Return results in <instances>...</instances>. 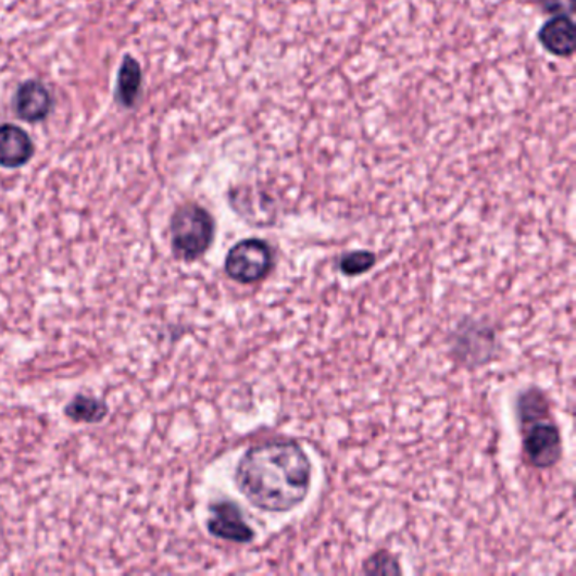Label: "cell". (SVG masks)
Wrapping results in <instances>:
<instances>
[{
    "instance_id": "ba28073f",
    "label": "cell",
    "mask_w": 576,
    "mask_h": 576,
    "mask_svg": "<svg viewBox=\"0 0 576 576\" xmlns=\"http://www.w3.org/2000/svg\"><path fill=\"white\" fill-rule=\"evenodd\" d=\"M35 155V145L29 134L21 127L4 124L0 126V166L14 170L29 163Z\"/></svg>"
},
{
    "instance_id": "8992f818",
    "label": "cell",
    "mask_w": 576,
    "mask_h": 576,
    "mask_svg": "<svg viewBox=\"0 0 576 576\" xmlns=\"http://www.w3.org/2000/svg\"><path fill=\"white\" fill-rule=\"evenodd\" d=\"M14 109L20 118L36 124L45 121L53 111V97L39 82H26L15 91Z\"/></svg>"
},
{
    "instance_id": "7c38bea8",
    "label": "cell",
    "mask_w": 576,
    "mask_h": 576,
    "mask_svg": "<svg viewBox=\"0 0 576 576\" xmlns=\"http://www.w3.org/2000/svg\"><path fill=\"white\" fill-rule=\"evenodd\" d=\"M542 8L550 14L572 15L573 0H541Z\"/></svg>"
},
{
    "instance_id": "7a4b0ae2",
    "label": "cell",
    "mask_w": 576,
    "mask_h": 576,
    "mask_svg": "<svg viewBox=\"0 0 576 576\" xmlns=\"http://www.w3.org/2000/svg\"><path fill=\"white\" fill-rule=\"evenodd\" d=\"M524 453L536 468H551L562 459V433L550 420V406L539 391L524 392L517 402Z\"/></svg>"
},
{
    "instance_id": "277c9868",
    "label": "cell",
    "mask_w": 576,
    "mask_h": 576,
    "mask_svg": "<svg viewBox=\"0 0 576 576\" xmlns=\"http://www.w3.org/2000/svg\"><path fill=\"white\" fill-rule=\"evenodd\" d=\"M273 266V249L261 239H247L236 243L225 259V273L242 285L261 281Z\"/></svg>"
},
{
    "instance_id": "6da1fadb",
    "label": "cell",
    "mask_w": 576,
    "mask_h": 576,
    "mask_svg": "<svg viewBox=\"0 0 576 576\" xmlns=\"http://www.w3.org/2000/svg\"><path fill=\"white\" fill-rule=\"evenodd\" d=\"M236 484L247 501L261 511L288 512L310 492L311 462L295 441H266L243 453Z\"/></svg>"
},
{
    "instance_id": "9c48e42d",
    "label": "cell",
    "mask_w": 576,
    "mask_h": 576,
    "mask_svg": "<svg viewBox=\"0 0 576 576\" xmlns=\"http://www.w3.org/2000/svg\"><path fill=\"white\" fill-rule=\"evenodd\" d=\"M142 72L141 66L127 54L122 61L121 70H118L117 87H115V99L122 107L133 109L136 105L137 97L141 91Z\"/></svg>"
},
{
    "instance_id": "30bf717a",
    "label": "cell",
    "mask_w": 576,
    "mask_h": 576,
    "mask_svg": "<svg viewBox=\"0 0 576 576\" xmlns=\"http://www.w3.org/2000/svg\"><path fill=\"white\" fill-rule=\"evenodd\" d=\"M66 416L76 423H100L109 414V406L102 399L90 398V396H76L65 408Z\"/></svg>"
},
{
    "instance_id": "8fae6325",
    "label": "cell",
    "mask_w": 576,
    "mask_h": 576,
    "mask_svg": "<svg viewBox=\"0 0 576 576\" xmlns=\"http://www.w3.org/2000/svg\"><path fill=\"white\" fill-rule=\"evenodd\" d=\"M376 264V255L368 251L349 252L341 255L340 271L349 277L361 276L372 270Z\"/></svg>"
},
{
    "instance_id": "52a82bcc",
    "label": "cell",
    "mask_w": 576,
    "mask_h": 576,
    "mask_svg": "<svg viewBox=\"0 0 576 576\" xmlns=\"http://www.w3.org/2000/svg\"><path fill=\"white\" fill-rule=\"evenodd\" d=\"M539 42L548 53L558 58H569L575 53V24L572 15H554L542 24L538 33Z\"/></svg>"
},
{
    "instance_id": "5b68a950",
    "label": "cell",
    "mask_w": 576,
    "mask_h": 576,
    "mask_svg": "<svg viewBox=\"0 0 576 576\" xmlns=\"http://www.w3.org/2000/svg\"><path fill=\"white\" fill-rule=\"evenodd\" d=\"M209 531L215 538L231 542H251L254 539V531L243 519L240 509L228 501L210 505Z\"/></svg>"
},
{
    "instance_id": "3957f363",
    "label": "cell",
    "mask_w": 576,
    "mask_h": 576,
    "mask_svg": "<svg viewBox=\"0 0 576 576\" xmlns=\"http://www.w3.org/2000/svg\"><path fill=\"white\" fill-rule=\"evenodd\" d=\"M215 239V221L203 206L186 203L171 218V247L176 258L197 261Z\"/></svg>"
}]
</instances>
